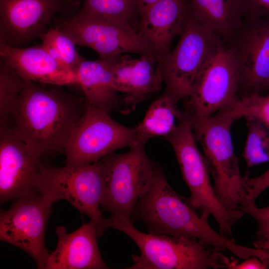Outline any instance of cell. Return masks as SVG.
<instances>
[{
    "label": "cell",
    "instance_id": "obj_1",
    "mask_svg": "<svg viewBox=\"0 0 269 269\" xmlns=\"http://www.w3.org/2000/svg\"><path fill=\"white\" fill-rule=\"evenodd\" d=\"M86 103L59 89L27 81L4 126L42 155L56 154L64 150Z\"/></svg>",
    "mask_w": 269,
    "mask_h": 269
},
{
    "label": "cell",
    "instance_id": "obj_25",
    "mask_svg": "<svg viewBox=\"0 0 269 269\" xmlns=\"http://www.w3.org/2000/svg\"><path fill=\"white\" fill-rule=\"evenodd\" d=\"M27 81L0 60V126L7 124Z\"/></svg>",
    "mask_w": 269,
    "mask_h": 269
},
{
    "label": "cell",
    "instance_id": "obj_8",
    "mask_svg": "<svg viewBox=\"0 0 269 269\" xmlns=\"http://www.w3.org/2000/svg\"><path fill=\"white\" fill-rule=\"evenodd\" d=\"M175 48L162 62L166 94L177 103L186 99L202 68L225 43L190 12Z\"/></svg>",
    "mask_w": 269,
    "mask_h": 269
},
{
    "label": "cell",
    "instance_id": "obj_20",
    "mask_svg": "<svg viewBox=\"0 0 269 269\" xmlns=\"http://www.w3.org/2000/svg\"><path fill=\"white\" fill-rule=\"evenodd\" d=\"M117 56L96 60L83 58L76 70L79 85L86 102L110 114L123 104V99L112 82V69Z\"/></svg>",
    "mask_w": 269,
    "mask_h": 269
},
{
    "label": "cell",
    "instance_id": "obj_33",
    "mask_svg": "<svg viewBox=\"0 0 269 269\" xmlns=\"http://www.w3.org/2000/svg\"><path fill=\"white\" fill-rule=\"evenodd\" d=\"M255 248L269 250V237L261 239H257L253 243Z\"/></svg>",
    "mask_w": 269,
    "mask_h": 269
},
{
    "label": "cell",
    "instance_id": "obj_10",
    "mask_svg": "<svg viewBox=\"0 0 269 269\" xmlns=\"http://www.w3.org/2000/svg\"><path fill=\"white\" fill-rule=\"evenodd\" d=\"M239 77L226 43L205 63L186 99L185 112L198 119L232 110L239 100Z\"/></svg>",
    "mask_w": 269,
    "mask_h": 269
},
{
    "label": "cell",
    "instance_id": "obj_4",
    "mask_svg": "<svg viewBox=\"0 0 269 269\" xmlns=\"http://www.w3.org/2000/svg\"><path fill=\"white\" fill-rule=\"evenodd\" d=\"M189 120L195 137L203 149L217 198L226 210H240L245 203L244 177L240 174L231 134L236 119L228 111Z\"/></svg>",
    "mask_w": 269,
    "mask_h": 269
},
{
    "label": "cell",
    "instance_id": "obj_23",
    "mask_svg": "<svg viewBox=\"0 0 269 269\" xmlns=\"http://www.w3.org/2000/svg\"><path fill=\"white\" fill-rule=\"evenodd\" d=\"M76 17H94L127 23L137 31L136 19L139 18L136 0H84Z\"/></svg>",
    "mask_w": 269,
    "mask_h": 269
},
{
    "label": "cell",
    "instance_id": "obj_29",
    "mask_svg": "<svg viewBox=\"0 0 269 269\" xmlns=\"http://www.w3.org/2000/svg\"><path fill=\"white\" fill-rule=\"evenodd\" d=\"M240 210L250 215L257 222L258 225L257 239L269 237V206L259 208L255 204L241 208Z\"/></svg>",
    "mask_w": 269,
    "mask_h": 269
},
{
    "label": "cell",
    "instance_id": "obj_11",
    "mask_svg": "<svg viewBox=\"0 0 269 269\" xmlns=\"http://www.w3.org/2000/svg\"><path fill=\"white\" fill-rule=\"evenodd\" d=\"M54 202L48 195L35 192L17 199L0 212V240L27 253L38 269H45L50 254L44 241Z\"/></svg>",
    "mask_w": 269,
    "mask_h": 269
},
{
    "label": "cell",
    "instance_id": "obj_30",
    "mask_svg": "<svg viewBox=\"0 0 269 269\" xmlns=\"http://www.w3.org/2000/svg\"><path fill=\"white\" fill-rule=\"evenodd\" d=\"M244 18L269 17V0H241Z\"/></svg>",
    "mask_w": 269,
    "mask_h": 269
},
{
    "label": "cell",
    "instance_id": "obj_24",
    "mask_svg": "<svg viewBox=\"0 0 269 269\" xmlns=\"http://www.w3.org/2000/svg\"><path fill=\"white\" fill-rule=\"evenodd\" d=\"M42 45L60 63L76 72L84 58L76 50V44L57 27H51L40 38Z\"/></svg>",
    "mask_w": 269,
    "mask_h": 269
},
{
    "label": "cell",
    "instance_id": "obj_12",
    "mask_svg": "<svg viewBox=\"0 0 269 269\" xmlns=\"http://www.w3.org/2000/svg\"><path fill=\"white\" fill-rule=\"evenodd\" d=\"M54 26L76 44L90 48L100 58L134 53L157 56L151 46L127 23L94 17H55Z\"/></svg>",
    "mask_w": 269,
    "mask_h": 269
},
{
    "label": "cell",
    "instance_id": "obj_3",
    "mask_svg": "<svg viewBox=\"0 0 269 269\" xmlns=\"http://www.w3.org/2000/svg\"><path fill=\"white\" fill-rule=\"evenodd\" d=\"M105 224L128 235L140 250V255H133V265L126 269H228L232 261L222 252L195 239L141 232L132 220L110 216Z\"/></svg>",
    "mask_w": 269,
    "mask_h": 269
},
{
    "label": "cell",
    "instance_id": "obj_34",
    "mask_svg": "<svg viewBox=\"0 0 269 269\" xmlns=\"http://www.w3.org/2000/svg\"><path fill=\"white\" fill-rule=\"evenodd\" d=\"M69 1H75V0H68Z\"/></svg>",
    "mask_w": 269,
    "mask_h": 269
},
{
    "label": "cell",
    "instance_id": "obj_18",
    "mask_svg": "<svg viewBox=\"0 0 269 269\" xmlns=\"http://www.w3.org/2000/svg\"><path fill=\"white\" fill-rule=\"evenodd\" d=\"M0 60L27 81L79 85L76 72L58 62L42 45L21 48L0 42Z\"/></svg>",
    "mask_w": 269,
    "mask_h": 269
},
{
    "label": "cell",
    "instance_id": "obj_7",
    "mask_svg": "<svg viewBox=\"0 0 269 269\" xmlns=\"http://www.w3.org/2000/svg\"><path fill=\"white\" fill-rule=\"evenodd\" d=\"M144 146L122 154L112 153L100 159L105 180L102 209L115 218L132 220L138 201L152 185L155 166Z\"/></svg>",
    "mask_w": 269,
    "mask_h": 269
},
{
    "label": "cell",
    "instance_id": "obj_9",
    "mask_svg": "<svg viewBox=\"0 0 269 269\" xmlns=\"http://www.w3.org/2000/svg\"><path fill=\"white\" fill-rule=\"evenodd\" d=\"M134 146V128L118 123L110 113L87 102L64 149L66 165L91 164L120 148Z\"/></svg>",
    "mask_w": 269,
    "mask_h": 269
},
{
    "label": "cell",
    "instance_id": "obj_17",
    "mask_svg": "<svg viewBox=\"0 0 269 269\" xmlns=\"http://www.w3.org/2000/svg\"><path fill=\"white\" fill-rule=\"evenodd\" d=\"M58 237L56 249L51 252L45 269H105L98 243L97 226L90 220L76 230L67 233L64 226L55 230Z\"/></svg>",
    "mask_w": 269,
    "mask_h": 269
},
{
    "label": "cell",
    "instance_id": "obj_21",
    "mask_svg": "<svg viewBox=\"0 0 269 269\" xmlns=\"http://www.w3.org/2000/svg\"><path fill=\"white\" fill-rule=\"evenodd\" d=\"M194 17L226 44L241 26V0H188Z\"/></svg>",
    "mask_w": 269,
    "mask_h": 269
},
{
    "label": "cell",
    "instance_id": "obj_31",
    "mask_svg": "<svg viewBox=\"0 0 269 269\" xmlns=\"http://www.w3.org/2000/svg\"><path fill=\"white\" fill-rule=\"evenodd\" d=\"M269 266L266 265L261 259L252 256L245 259L243 262L238 264L235 260H232L228 269H266Z\"/></svg>",
    "mask_w": 269,
    "mask_h": 269
},
{
    "label": "cell",
    "instance_id": "obj_35",
    "mask_svg": "<svg viewBox=\"0 0 269 269\" xmlns=\"http://www.w3.org/2000/svg\"></svg>",
    "mask_w": 269,
    "mask_h": 269
},
{
    "label": "cell",
    "instance_id": "obj_32",
    "mask_svg": "<svg viewBox=\"0 0 269 269\" xmlns=\"http://www.w3.org/2000/svg\"><path fill=\"white\" fill-rule=\"evenodd\" d=\"M140 17L142 16L146 10L158 0H136Z\"/></svg>",
    "mask_w": 269,
    "mask_h": 269
},
{
    "label": "cell",
    "instance_id": "obj_13",
    "mask_svg": "<svg viewBox=\"0 0 269 269\" xmlns=\"http://www.w3.org/2000/svg\"><path fill=\"white\" fill-rule=\"evenodd\" d=\"M244 95L269 93V17L244 18L227 43Z\"/></svg>",
    "mask_w": 269,
    "mask_h": 269
},
{
    "label": "cell",
    "instance_id": "obj_6",
    "mask_svg": "<svg viewBox=\"0 0 269 269\" xmlns=\"http://www.w3.org/2000/svg\"><path fill=\"white\" fill-rule=\"evenodd\" d=\"M105 185L100 160L91 164L56 167L41 163L37 192L50 196L55 202L66 200L97 226L98 237L108 228L100 210Z\"/></svg>",
    "mask_w": 269,
    "mask_h": 269
},
{
    "label": "cell",
    "instance_id": "obj_26",
    "mask_svg": "<svg viewBox=\"0 0 269 269\" xmlns=\"http://www.w3.org/2000/svg\"><path fill=\"white\" fill-rule=\"evenodd\" d=\"M246 119L248 134L243 156L251 167L269 161V127L257 119Z\"/></svg>",
    "mask_w": 269,
    "mask_h": 269
},
{
    "label": "cell",
    "instance_id": "obj_16",
    "mask_svg": "<svg viewBox=\"0 0 269 269\" xmlns=\"http://www.w3.org/2000/svg\"><path fill=\"white\" fill-rule=\"evenodd\" d=\"M162 64L152 54L137 58L123 54L117 56L112 82L114 89L124 95L123 114L133 111L139 103L159 90L163 82Z\"/></svg>",
    "mask_w": 269,
    "mask_h": 269
},
{
    "label": "cell",
    "instance_id": "obj_15",
    "mask_svg": "<svg viewBox=\"0 0 269 269\" xmlns=\"http://www.w3.org/2000/svg\"><path fill=\"white\" fill-rule=\"evenodd\" d=\"M42 155L0 126V200L3 203L37 192L36 182Z\"/></svg>",
    "mask_w": 269,
    "mask_h": 269
},
{
    "label": "cell",
    "instance_id": "obj_27",
    "mask_svg": "<svg viewBox=\"0 0 269 269\" xmlns=\"http://www.w3.org/2000/svg\"><path fill=\"white\" fill-rule=\"evenodd\" d=\"M230 111L236 119L255 118L269 127V93L241 95Z\"/></svg>",
    "mask_w": 269,
    "mask_h": 269
},
{
    "label": "cell",
    "instance_id": "obj_19",
    "mask_svg": "<svg viewBox=\"0 0 269 269\" xmlns=\"http://www.w3.org/2000/svg\"><path fill=\"white\" fill-rule=\"evenodd\" d=\"M190 12L188 0H158L140 17L137 32L162 62L173 39L180 35Z\"/></svg>",
    "mask_w": 269,
    "mask_h": 269
},
{
    "label": "cell",
    "instance_id": "obj_22",
    "mask_svg": "<svg viewBox=\"0 0 269 269\" xmlns=\"http://www.w3.org/2000/svg\"><path fill=\"white\" fill-rule=\"evenodd\" d=\"M177 103L164 94L150 105L142 120L134 128L136 146H144L153 137H165L175 130L176 121L179 120L183 112L178 110Z\"/></svg>",
    "mask_w": 269,
    "mask_h": 269
},
{
    "label": "cell",
    "instance_id": "obj_14",
    "mask_svg": "<svg viewBox=\"0 0 269 269\" xmlns=\"http://www.w3.org/2000/svg\"><path fill=\"white\" fill-rule=\"evenodd\" d=\"M79 7V0H0V42L20 47L41 38L57 14L72 15Z\"/></svg>",
    "mask_w": 269,
    "mask_h": 269
},
{
    "label": "cell",
    "instance_id": "obj_2",
    "mask_svg": "<svg viewBox=\"0 0 269 269\" xmlns=\"http://www.w3.org/2000/svg\"><path fill=\"white\" fill-rule=\"evenodd\" d=\"M210 215L176 193L156 166L150 188L137 202L132 217L142 222L149 233L195 239L244 260L259 255L258 249L239 245L214 230L208 222Z\"/></svg>",
    "mask_w": 269,
    "mask_h": 269
},
{
    "label": "cell",
    "instance_id": "obj_28",
    "mask_svg": "<svg viewBox=\"0 0 269 269\" xmlns=\"http://www.w3.org/2000/svg\"><path fill=\"white\" fill-rule=\"evenodd\" d=\"M244 187L245 204L243 207L255 204L260 194L269 187V169L256 177H244Z\"/></svg>",
    "mask_w": 269,
    "mask_h": 269
},
{
    "label": "cell",
    "instance_id": "obj_5",
    "mask_svg": "<svg viewBox=\"0 0 269 269\" xmlns=\"http://www.w3.org/2000/svg\"><path fill=\"white\" fill-rule=\"evenodd\" d=\"M183 112L175 130L164 138L174 150L183 179L190 190L191 204L209 212L217 221L219 233L233 239L232 226L245 213L240 210L228 211L221 204L211 183L206 159L196 144L190 121Z\"/></svg>",
    "mask_w": 269,
    "mask_h": 269
}]
</instances>
